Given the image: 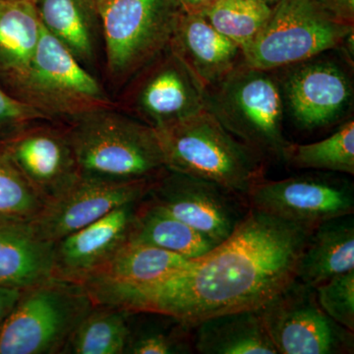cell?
I'll use <instances>...</instances> for the list:
<instances>
[{
	"mask_svg": "<svg viewBox=\"0 0 354 354\" xmlns=\"http://www.w3.org/2000/svg\"><path fill=\"white\" fill-rule=\"evenodd\" d=\"M311 228L249 207L227 239L167 278L116 295L108 306L176 317L194 328L211 317L259 309L297 279Z\"/></svg>",
	"mask_w": 354,
	"mask_h": 354,
	"instance_id": "1",
	"label": "cell"
},
{
	"mask_svg": "<svg viewBox=\"0 0 354 354\" xmlns=\"http://www.w3.org/2000/svg\"><path fill=\"white\" fill-rule=\"evenodd\" d=\"M65 129L84 178L135 183L153 180L167 169L156 130L113 106L81 114Z\"/></svg>",
	"mask_w": 354,
	"mask_h": 354,
	"instance_id": "2",
	"label": "cell"
},
{
	"mask_svg": "<svg viewBox=\"0 0 354 354\" xmlns=\"http://www.w3.org/2000/svg\"><path fill=\"white\" fill-rule=\"evenodd\" d=\"M156 132L167 169L215 183L245 200L265 178L264 158L206 109Z\"/></svg>",
	"mask_w": 354,
	"mask_h": 354,
	"instance_id": "3",
	"label": "cell"
},
{
	"mask_svg": "<svg viewBox=\"0 0 354 354\" xmlns=\"http://www.w3.org/2000/svg\"><path fill=\"white\" fill-rule=\"evenodd\" d=\"M205 109L266 160L286 162L285 106L274 71L243 64L205 91Z\"/></svg>",
	"mask_w": 354,
	"mask_h": 354,
	"instance_id": "4",
	"label": "cell"
},
{
	"mask_svg": "<svg viewBox=\"0 0 354 354\" xmlns=\"http://www.w3.org/2000/svg\"><path fill=\"white\" fill-rule=\"evenodd\" d=\"M94 306L79 283L50 278L26 288L0 327V354L62 353Z\"/></svg>",
	"mask_w": 354,
	"mask_h": 354,
	"instance_id": "5",
	"label": "cell"
},
{
	"mask_svg": "<svg viewBox=\"0 0 354 354\" xmlns=\"http://www.w3.org/2000/svg\"><path fill=\"white\" fill-rule=\"evenodd\" d=\"M97 8L106 69L118 85L129 82L169 46L183 12L179 0H106Z\"/></svg>",
	"mask_w": 354,
	"mask_h": 354,
	"instance_id": "6",
	"label": "cell"
},
{
	"mask_svg": "<svg viewBox=\"0 0 354 354\" xmlns=\"http://www.w3.org/2000/svg\"><path fill=\"white\" fill-rule=\"evenodd\" d=\"M354 32L330 15L319 0H279L244 60L254 68L278 70L342 48Z\"/></svg>",
	"mask_w": 354,
	"mask_h": 354,
	"instance_id": "7",
	"label": "cell"
},
{
	"mask_svg": "<svg viewBox=\"0 0 354 354\" xmlns=\"http://www.w3.org/2000/svg\"><path fill=\"white\" fill-rule=\"evenodd\" d=\"M14 90L16 97L48 120L67 122L93 109L113 106L99 81L44 26L31 65Z\"/></svg>",
	"mask_w": 354,
	"mask_h": 354,
	"instance_id": "8",
	"label": "cell"
},
{
	"mask_svg": "<svg viewBox=\"0 0 354 354\" xmlns=\"http://www.w3.org/2000/svg\"><path fill=\"white\" fill-rule=\"evenodd\" d=\"M278 354L353 353L354 332L319 304L313 286L295 279L259 309Z\"/></svg>",
	"mask_w": 354,
	"mask_h": 354,
	"instance_id": "9",
	"label": "cell"
},
{
	"mask_svg": "<svg viewBox=\"0 0 354 354\" xmlns=\"http://www.w3.org/2000/svg\"><path fill=\"white\" fill-rule=\"evenodd\" d=\"M322 55L274 70L285 113L304 131L334 127L348 115L353 106L349 69L339 60Z\"/></svg>",
	"mask_w": 354,
	"mask_h": 354,
	"instance_id": "10",
	"label": "cell"
},
{
	"mask_svg": "<svg viewBox=\"0 0 354 354\" xmlns=\"http://www.w3.org/2000/svg\"><path fill=\"white\" fill-rule=\"evenodd\" d=\"M344 174L319 171L281 180L262 179L246 197L249 207L301 227L353 215L354 186Z\"/></svg>",
	"mask_w": 354,
	"mask_h": 354,
	"instance_id": "11",
	"label": "cell"
},
{
	"mask_svg": "<svg viewBox=\"0 0 354 354\" xmlns=\"http://www.w3.org/2000/svg\"><path fill=\"white\" fill-rule=\"evenodd\" d=\"M127 114L155 130L205 109V90L169 46L129 81Z\"/></svg>",
	"mask_w": 354,
	"mask_h": 354,
	"instance_id": "12",
	"label": "cell"
},
{
	"mask_svg": "<svg viewBox=\"0 0 354 354\" xmlns=\"http://www.w3.org/2000/svg\"><path fill=\"white\" fill-rule=\"evenodd\" d=\"M145 198L218 244L234 234L249 211L244 198L167 169L153 181Z\"/></svg>",
	"mask_w": 354,
	"mask_h": 354,
	"instance_id": "13",
	"label": "cell"
},
{
	"mask_svg": "<svg viewBox=\"0 0 354 354\" xmlns=\"http://www.w3.org/2000/svg\"><path fill=\"white\" fill-rule=\"evenodd\" d=\"M32 123L0 143L44 205L59 197L80 178L65 127Z\"/></svg>",
	"mask_w": 354,
	"mask_h": 354,
	"instance_id": "14",
	"label": "cell"
},
{
	"mask_svg": "<svg viewBox=\"0 0 354 354\" xmlns=\"http://www.w3.org/2000/svg\"><path fill=\"white\" fill-rule=\"evenodd\" d=\"M153 180L108 183L80 176L68 190L44 204L32 223L43 239L55 243L113 209L142 201Z\"/></svg>",
	"mask_w": 354,
	"mask_h": 354,
	"instance_id": "15",
	"label": "cell"
},
{
	"mask_svg": "<svg viewBox=\"0 0 354 354\" xmlns=\"http://www.w3.org/2000/svg\"><path fill=\"white\" fill-rule=\"evenodd\" d=\"M140 202L113 209L87 227L55 242L51 278L81 285L101 269L129 239Z\"/></svg>",
	"mask_w": 354,
	"mask_h": 354,
	"instance_id": "16",
	"label": "cell"
},
{
	"mask_svg": "<svg viewBox=\"0 0 354 354\" xmlns=\"http://www.w3.org/2000/svg\"><path fill=\"white\" fill-rule=\"evenodd\" d=\"M191 261L171 251L128 239L106 264L81 285L95 305H104L124 291L167 278L189 265Z\"/></svg>",
	"mask_w": 354,
	"mask_h": 354,
	"instance_id": "17",
	"label": "cell"
},
{
	"mask_svg": "<svg viewBox=\"0 0 354 354\" xmlns=\"http://www.w3.org/2000/svg\"><path fill=\"white\" fill-rule=\"evenodd\" d=\"M169 48L205 91L245 62L241 48L216 31L202 14L181 13Z\"/></svg>",
	"mask_w": 354,
	"mask_h": 354,
	"instance_id": "18",
	"label": "cell"
},
{
	"mask_svg": "<svg viewBox=\"0 0 354 354\" xmlns=\"http://www.w3.org/2000/svg\"><path fill=\"white\" fill-rule=\"evenodd\" d=\"M53 244L32 218L0 214V285L24 290L50 279Z\"/></svg>",
	"mask_w": 354,
	"mask_h": 354,
	"instance_id": "19",
	"label": "cell"
},
{
	"mask_svg": "<svg viewBox=\"0 0 354 354\" xmlns=\"http://www.w3.org/2000/svg\"><path fill=\"white\" fill-rule=\"evenodd\" d=\"M353 270V215L333 218L313 228L298 263L297 279L316 288Z\"/></svg>",
	"mask_w": 354,
	"mask_h": 354,
	"instance_id": "20",
	"label": "cell"
},
{
	"mask_svg": "<svg viewBox=\"0 0 354 354\" xmlns=\"http://www.w3.org/2000/svg\"><path fill=\"white\" fill-rule=\"evenodd\" d=\"M193 342L201 354H278L258 309L201 321L193 328Z\"/></svg>",
	"mask_w": 354,
	"mask_h": 354,
	"instance_id": "21",
	"label": "cell"
},
{
	"mask_svg": "<svg viewBox=\"0 0 354 354\" xmlns=\"http://www.w3.org/2000/svg\"><path fill=\"white\" fill-rule=\"evenodd\" d=\"M44 29L57 38L88 69L95 60L102 31L95 0H39L36 4Z\"/></svg>",
	"mask_w": 354,
	"mask_h": 354,
	"instance_id": "22",
	"label": "cell"
},
{
	"mask_svg": "<svg viewBox=\"0 0 354 354\" xmlns=\"http://www.w3.org/2000/svg\"><path fill=\"white\" fill-rule=\"evenodd\" d=\"M43 24L36 4L0 1V78L15 88L27 73Z\"/></svg>",
	"mask_w": 354,
	"mask_h": 354,
	"instance_id": "23",
	"label": "cell"
},
{
	"mask_svg": "<svg viewBox=\"0 0 354 354\" xmlns=\"http://www.w3.org/2000/svg\"><path fill=\"white\" fill-rule=\"evenodd\" d=\"M129 239L171 251L190 260L206 255L218 245L145 197L137 206Z\"/></svg>",
	"mask_w": 354,
	"mask_h": 354,
	"instance_id": "24",
	"label": "cell"
},
{
	"mask_svg": "<svg viewBox=\"0 0 354 354\" xmlns=\"http://www.w3.org/2000/svg\"><path fill=\"white\" fill-rule=\"evenodd\" d=\"M195 353L193 328L176 317L156 312L129 313L128 354Z\"/></svg>",
	"mask_w": 354,
	"mask_h": 354,
	"instance_id": "25",
	"label": "cell"
},
{
	"mask_svg": "<svg viewBox=\"0 0 354 354\" xmlns=\"http://www.w3.org/2000/svg\"><path fill=\"white\" fill-rule=\"evenodd\" d=\"M129 335V312L95 305L70 335L62 353L123 354Z\"/></svg>",
	"mask_w": 354,
	"mask_h": 354,
	"instance_id": "26",
	"label": "cell"
},
{
	"mask_svg": "<svg viewBox=\"0 0 354 354\" xmlns=\"http://www.w3.org/2000/svg\"><path fill=\"white\" fill-rule=\"evenodd\" d=\"M285 164L295 169L354 176V121H346L330 136L315 143H291Z\"/></svg>",
	"mask_w": 354,
	"mask_h": 354,
	"instance_id": "27",
	"label": "cell"
},
{
	"mask_svg": "<svg viewBox=\"0 0 354 354\" xmlns=\"http://www.w3.org/2000/svg\"><path fill=\"white\" fill-rule=\"evenodd\" d=\"M272 9L261 0H218L202 15L244 55L264 29Z\"/></svg>",
	"mask_w": 354,
	"mask_h": 354,
	"instance_id": "28",
	"label": "cell"
},
{
	"mask_svg": "<svg viewBox=\"0 0 354 354\" xmlns=\"http://www.w3.org/2000/svg\"><path fill=\"white\" fill-rule=\"evenodd\" d=\"M44 203L0 149V214L35 218Z\"/></svg>",
	"mask_w": 354,
	"mask_h": 354,
	"instance_id": "29",
	"label": "cell"
},
{
	"mask_svg": "<svg viewBox=\"0 0 354 354\" xmlns=\"http://www.w3.org/2000/svg\"><path fill=\"white\" fill-rule=\"evenodd\" d=\"M317 299L324 311L354 332V270L316 286Z\"/></svg>",
	"mask_w": 354,
	"mask_h": 354,
	"instance_id": "30",
	"label": "cell"
},
{
	"mask_svg": "<svg viewBox=\"0 0 354 354\" xmlns=\"http://www.w3.org/2000/svg\"><path fill=\"white\" fill-rule=\"evenodd\" d=\"M46 120L38 109L0 87V143L32 123Z\"/></svg>",
	"mask_w": 354,
	"mask_h": 354,
	"instance_id": "31",
	"label": "cell"
},
{
	"mask_svg": "<svg viewBox=\"0 0 354 354\" xmlns=\"http://www.w3.org/2000/svg\"><path fill=\"white\" fill-rule=\"evenodd\" d=\"M332 17L344 24L354 26V0H319Z\"/></svg>",
	"mask_w": 354,
	"mask_h": 354,
	"instance_id": "32",
	"label": "cell"
},
{
	"mask_svg": "<svg viewBox=\"0 0 354 354\" xmlns=\"http://www.w3.org/2000/svg\"><path fill=\"white\" fill-rule=\"evenodd\" d=\"M22 290L0 285V327L19 299Z\"/></svg>",
	"mask_w": 354,
	"mask_h": 354,
	"instance_id": "33",
	"label": "cell"
},
{
	"mask_svg": "<svg viewBox=\"0 0 354 354\" xmlns=\"http://www.w3.org/2000/svg\"><path fill=\"white\" fill-rule=\"evenodd\" d=\"M218 0H179L184 12L202 14Z\"/></svg>",
	"mask_w": 354,
	"mask_h": 354,
	"instance_id": "34",
	"label": "cell"
},
{
	"mask_svg": "<svg viewBox=\"0 0 354 354\" xmlns=\"http://www.w3.org/2000/svg\"><path fill=\"white\" fill-rule=\"evenodd\" d=\"M261 1L264 2V3L267 4L270 7H274L277 3L279 1V0H261Z\"/></svg>",
	"mask_w": 354,
	"mask_h": 354,
	"instance_id": "35",
	"label": "cell"
},
{
	"mask_svg": "<svg viewBox=\"0 0 354 354\" xmlns=\"http://www.w3.org/2000/svg\"><path fill=\"white\" fill-rule=\"evenodd\" d=\"M0 1H23V2H31V3L37 4L39 0H0Z\"/></svg>",
	"mask_w": 354,
	"mask_h": 354,
	"instance_id": "36",
	"label": "cell"
},
{
	"mask_svg": "<svg viewBox=\"0 0 354 354\" xmlns=\"http://www.w3.org/2000/svg\"><path fill=\"white\" fill-rule=\"evenodd\" d=\"M95 1L97 2V6H99L100 4L104 3L106 0H95Z\"/></svg>",
	"mask_w": 354,
	"mask_h": 354,
	"instance_id": "37",
	"label": "cell"
}]
</instances>
